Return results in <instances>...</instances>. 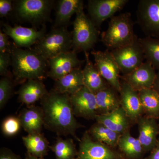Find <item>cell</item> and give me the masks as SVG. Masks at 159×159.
<instances>
[{
  "label": "cell",
  "mask_w": 159,
  "mask_h": 159,
  "mask_svg": "<svg viewBox=\"0 0 159 159\" xmlns=\"http://www.w3.org/2000/svg\"><path fill=\"white\" fill-rule=\"evenodd\" d=\"M152 89L159 95V71L157 73L156 77Z\"/></svg>",
  "instance_id": "obj_38"
},
{
  "label": "cell",
  "mask_w": 159,
  "mask_h": 159,
  "mask_svg": "<svg viewBox=\"0 0 159 159\" xmlns=\"http://www.w3.org/2000/svg\"><path fill=\"white\" fill-rule=\"evenodd\" d=\"M144 51L145 59L159 71V38L146 36L139 38Z\"/></svg>",
  "instance_id": "obj_30"
},
{
  "label": "cell",
  "mask_w": 159,
  "mask_h": 159,
  "mask_svg": "<svg viewBox=\"0 0 159 159\" xmlns=\"http://www.w3.org/2000/svg\"><path fill=\"white\" fill-rule=\"evenodd\" d=\"M22 127L28 134L41 133L44 126L43 115L41 107L27 106L18 116Z\"/></svg>",
  "instance_id": "obj_18"
},
{
  "label": "cell",
  "mask_w": 159,
  "mask_h": 159,
  "mask_svg": "<svg viewBox=\"0 0 159 159\" xmlns=\"http://www.w3.org/2000/svg\"><path fill=\"white\" fill-rule=\"evenodd\" d=\"M70 99L75 117L96 120L98 114L95 94L84 86L75 93L70 95Z\"/></svg>",
  "instance_id": "obj_13"
},
{
  "label": "cell",
  "mask_w": 159,
  "mask_h": 159,
  "mask_svg": "<svg viewBox=\"0 0 159 159\" xmlns=\"http://www.w3.org/2000/svg\"><path fill=\"white\" fill-rule=\"evenodd\" d=\"M0 159H22L20 156L16 154L12 151L6 148H1Z\"/></svg>",
  "instance_id": "obj_36"
},
{
  "label": "cell",
  "mask_w": 159,
  "mask_h": 159,
  "mask_svg": "<svg viewBox=\"0 0 159 159\" xmlns=\"http://www.w3.org/2000/svg\"><path fill=\"white\" fill-rule=\"evenodd\" d=\"M79 142L77 159H125L119 150L94 140L88 131Z\"/></svg>",
  "instance_id": "obj_8"
},
{
  "label": "cell",
  "mask_w": 159,
  "mask_h": 159,
  "mask_svg": "<svg viewBox=\"0 0 159 159\" xmlns=\"http://www.w3.org/2000/svg\"><path fill=\"white\" fill-rule=\"evenodd\" d=\"M88 132L95 141L114 148H117L121 135L97 122L92 125Z\"/></svg>",
  "instance_id": "obj_28"
},
{
  "label": "cell",
  "mask_w": 159,
  "mask_h": 159,
  "mask_svg": "<svg viewBox=\"0 0 159 159\" xmlns=\"http://www.w3.org/2000/svg\"><path fill=\"white\" fill-rule=\"evenodd\" d=\"M11 66V53H0V75L4 77L12 78V74L9 72V68Z\"/></svg>",
  "instance_id": "obj_33"
},
{
  "label": "cell",
  "mask_w": 159,
  "mask_h": 159,
  "mask_svg": "<svg viewBox=\"0 0 159 159\" xmlns=\"http://www.w3.org/2000/svg\"><path fill=\"white\" fill-rule=\"evenodd\" d=\"M128 2V0H89V17L98 29L104 21L122 10Z\"/></svg>",
  "instance_id": "obj_11"
},
{
  "label": "cell",
  "mask_w": 159,
  "mask_h": 159,
  "mask_svg": "<svg viewBox=\"0 0 159 159\" xmlns=\"http://www.w3.org/2000/svg\"><path fill=\"white\" fill-rule=\"evenodd\" d=\"M110 52L122 75L129 74L136 69L145 59L144 51L138 37L129 44Z\"/></svg>",
  "instance_id": "obj_7"
},
{
  "label": "cell",
  "mask_w": 159,
  "mask_h": 159,
  "mask_svg": "<svg viewBox=\"0 0 159 159\" xmlns=\"http://www.w3.org/2000/svg\"><path fill=\"white\" fill-rule=\"evenodd\" d=\"M145 159H159V139L155 147L150 152L149 155Z\"/></svg>",
  "instance_id": "obj_37"
},
{
  "label": "cell",
  "mask_w": 159,
  "mask_h": 159,
  "mask_svg": "<svg viewBox=\"0 0 159 159\" xmlns=\"http://www.w3.org/2000/svg\"><path fill=\"white\" fill-rule=\"evenodd\" d=\"M72 48L71 32L67 28H54L34 45L33 49L48 60L61 53L71 51Z\"/></svg>",
  "instance_id": "obj_6"
},
{
  "label": "cell",
  "mask_w": 159,
  "mask_h": 159,
  "mask_svg": "<svg viewBox=\"0 0 159 159\" xmlns=\"http://www.w3.org/2000/svg\"><path fill=\"white\" fill-rule=\"evenodd\" d=\"M14 80L10 77H4L0 80V109H2L11 97Z\"/></svg>",
  "instance_id": "obj_31"
},
{
  "label": "cell",
  "mask_w": 159,
  "mask_h": 159,
  "mask_svg": "<svg viewBox=\"0 0 159 159\" xmlns=\"http://www.w3.org/2000/svg\"><path fill=\"white\" fill-rule=\"evenodd\" d=\"M134 26L129 12L114 16L110 19L107 29L101 34V41L111 51L129 44L138 38Z\"/></svg>",
  "instance_id": "obj_4"
},
{
  "label": "cell",
  "mask_w": 159,
  "mask_h": 159,
  "mask_svg": "<svg viewBox=\"0 0 159 159\" xmlns=\"http://www.w3.org/2000/svg\"><path fill=\"white\" fill-rule=\"evenodd\" d=\"M117 148L125 159H142L145 153L138 138L133 136L129 130L121 135Z\"/></svg>",
  "instance_id": "obj_24"
},
{
  "label": "cell",
  "mask_w": 159,
  "mask_h": 159,
  "mask_svg": "<svg viewBox=\"0 0 159 159\" xmlns=\"http://www.w3.org/2000/svg\"><path fill=\"white\" fill-rule=\"evenodd\" d=\"M84 86L82 69L73 70L68 74L54 81V90L61 93L71 95L75 93Z\"/></svg>",
  "instance_id": "obj_23"
},
{
  "label": "cell",
  "mask_w": 159,
  "mask_h": 159,
  "mask_svg": "<svg viewBox=\"0 0 159 159\" xmlns=\"http://www.w3.org/2000/svg\"><path fill=\"white\" fill-rule=\"evenodd\" d=\"M137 22L146 36L159 38V0H141L136 11Z\"/></svg>",
  "instance_id": "obj_9"
},
{
  "label": "cell",
  "mask_w": 159,
  "mask_h": 159,
  "mask_svg": "<svg viewBox=\"0 0 159 159\" xmlns=\"http://www.w3.org/2000/svg\"><path fill=\"white\" fill-rule=\"evenodd\" d=\"M2 31L11 37L17 48L30 49L47 34L46 25L43 26L40 30L32 28H26L15 25L12 27L9 24H4Z\"/></svg>",
  "instance_id": "obj_12"
},
{
  "label": "cell",
  "mask_w": 159,
  "mask_h": 159,
  "mask_svg": "<svg viewBox=\"0 0 159 159\" xmlns=\"http://www.w3.org/2000/svg\"><path fill=\"white\" fill-rule=\"evenodd\" d=\"M119 95L120 107L125 111L132 125L137 123L139 119L144 116L138 91L121 80V89Z\"/></svg>",
  "instance_id": "obj_15"
},
{
  "label": "cell",
  "mask_w": 159,
  "mask_h": 159,
  "mask_svg": "<svg viewBox=\"0 0 159 159\" xmlns=\"http://www.w3.org/2000/svg\"><path fill=\"white\" fill-rule=\"evenodd\" d=\"M55 3L54 0L14 1L10 15L17 21L29 23L37 29L51 22V12Z\"/></svg>",
  "instance_id": "obj_3"
},
{
  "label": "cell",
  "mask_w": 159,
  "mask_h": 159,
  "mask_svg": "<svg viewBox=\"0 0 159 159\" xmlns=\"http://www.w3.org/2000/svg\"><path fill=\"white\" fill-rule=\"evenodd\" d=\"M55 8L54 28H66L73 15L84 9L82 0H59Z\"/></svg>",
  "instance_id": "obj_21"
},
{
  "label": "cell",
  "mask_w": 159,
  "mask_h": 159,
  "mask_svg": "<svg viewBox=\"0 0 159 159\" xmlns=\"http://www.w3.org/2000/svg\"><path fill=\"white\" fill-rule=\"evenodd\" d=\"M42 80H30L22 84L18 91L19 102L27 106L34 105L48 93Z\"/></svg>",
  "instance_id": "obj_19"
},
{
  "label": "cell",
  "mask_w": 159,
  "mask_h": 159,
  "mask_svg": "<svg viewBox=\"0 0 159 159\" xmlns=\"http://www.w3.org/2000/svg\"><path fill=\"white\" fill-rule=\"evenodd\" d=\"M85 61L80 60L77 52L73 51L61 53L48 60V77L55 80L68 74L75 69L81 67Z\"/></svg>",
  "instance_id": "obj_14"
},
{
  "label": "cell",
  "mask_w": 159,
  "mask_h": 159,
  "mask_svg": "<svg viewBox=\"0 0 159 159\" xmlns=\"http://www.w3.org/2000/svg\"><path fill=\"white\" fill-rule=\"evenodd\" d=\"M25 159H44L43 158H41L36 157L32 156L30 155L29 154L27 153L26 154L25 157Z\"/></svg>",
  "instance_id": "obj_39"
},
{
  "label": "cell",
  "mask_w": 159,
  "mask_h": 159,
  "mask_svg": "<svg viewBox=\"0 0 159 159\" xmlns=\"http://www.w3.org/2000/svg\"><path fill=\"white\" fill-rule=\"evenodd\" d=\"M13 10V1L0 0V17H6Z\"/></svg>",
  "instance_id": "obj_35"
},
{
  "label": "cell",
  "mask_w": 159,
  "mask_h": 159,
  "mask_svg": "<svg viewBox=\"0 0 159 159\" xmlns=\"http://www.w3.org/2000/svg\"><path fill=\"white\" fill-rule=\"evenodd\" d=\"M11 56L14 84H23L30 80L43 81L48 77V60L33 49H24L13 45Z\"/></svg>",
  "instance_id": "obj_2"
},
{
  "label": "cell",
  "mask_w": 159,
  "mask_h": 159,
  "mask_svg": "<svg viewBox=\"0 0 159 159\" xmlns=\"http://www.w3.org/2000/svg\"><path fill=\"white\" fill-rule=\"evenodd\" d=\"M144 115L159 120V95L153 89H146L138 92Z\"/></svg>",
  "instance_id": "obj_27"
},
{
  "label": "cell",
  "mask_w": 159,
  "mask_h": 159,
  "mask_svg": "<svg viewBox=\"0 0 159 159\" xmlns=\"http://www.w3.org/2000/svg\"><path fill=\"white\" fill-rule=\"evenodd\" d=\"M50 148L56 159H77L78 151L72 139H64L58 137Z\"/></svg>",
  "instance_id": "obj_29"
},
{
  "label": "cell",
  "mask_w": 159,
  "mask_h": 159,
  "mask_svg": "<svg viewBox=\"0 0 159 159\" xmlns=\"http://www.w3.org/2000/svg\"><path fill=\"white\" fill-rule=\"evenodd\" d=\"M44 126L57 135H71L77 141V129L83 125L77 121L71 106L70 96L52 89L40 101Z\"/></svg>",
  "instance_id": "obj_1"
},
{
  "label": "cell",
  "mask_w": 159,
  "mask_h": 159,
  "mask_svg": "<svg viewBox=\"0 0 159 159\" xmlns=\"http://www.w3.org/2000/svg\"><path fill=\"white\" fill-rule=\"evenodd\" d=\"M9 36L3 32L0 31V53H11L13 46L11 45L9 39Z\"/></svg>",
  "instance_id": "obj_34"
},
{
  "label": "cell",
  "mask_w": 159,
  "mask_h": 159,
  "mask_svg": "<svg viewBox=\"0 0 159 159\" xmlns=\"http://www.w3.org/2000/svg\"><path fill=\"white\" fill-rule=\"evenodd\" d=\"M91 54L99 74L109 85L119 93L121 89V72L110 51L107 49L103 51L93 50Z\"/></svg>",
  "instance_id": "obj_10"
},
{
  "label": "cell",
  "mask_w": 159,
  "mask_h": 159,
  "mask_svg": "<svg viewBox=\"0 0 159 159\" xmlns=\"http://www.w3.org/2000/svg\"><path fill=\"white\" fill-rule=\"evenodd\" d=\"M73 23L72 33V51L75 52H87L93 49L99 39L98 28L86 15L82 9L76 14Z\"/></svg>",
  "instance_id": "obj_5"
},
{
  "label": "cell",
  "mask_w": 159,
  "mask_h": 159,
  "mask_svg": "<svg viewBox=\"0 0 159 159\" xmlns=\"http://www.w3.org/2000/svg\"><path fill=\"white\" fill-rule=\"evenodd\" d=\"M85 65L82 69L84 84L91 92L96 94L109 84L99 74L97 67L90 59L88 52H84Z\"/></svg>",
  "instance_id": "obj_22"
},
{
  "label": "cell",
  "mask_w": 159,
  "mask_h": 159,
  "mask_svg": "<svg viewBox=\"0 0 159 159\" xmlns=\"http://www.w3.org/2000/svg\"><path fill=\"white\" fill-rule=\"evenodd\" d=\"M22 140L27 153L41 158H43L48 154L50 149L49 142L41 133L28 134L22 137Z\"/></svg>",
  "instance_id": "obj_26"
},
{
  "label": "cell",
  "mask_w": 159,
  "mask_h": 159,
  "mask_svg": "<svg viewBox=\"0 0 159 159\" xmlns=\"http://www.w3.org/2000/svg\"><path fill=\"white\" fill-rule=\"evenodd\" d=\"M157 74L153 66L146 61L129 74L121 76V80L139 92L144 89L152 88Z\"/></svg>",
  "instance_id": "obj_16"
},
{
  "label": "cell",
  "mask_w": 159,
  "mask_h": 159,
  "mask_svg": "<svg viewBox=\"0 0 159 159\" xmlns=\"http://www.w3.org/2000/svg\"><path fill=\"white\" fill-rule=\"evenodd\" d=\"M139 139L145 153L150 152L155 147L159 135V123L157 120L142 116L137 122Z\"/></svg>",
  "instance_id": "obj_17"
},
{
  "label": "cell",
  "mask_w": 159,
  "mask_h": 159,
  "mask_svg": "<svg viewBox=\"0 0 159 159\" xmlns=\"http://www.w3.org/2000/svg\"><path fill=\"white\" fill-rule=\"evenodd\" d=\"M118 94L119 92L110 85L95 94L98 115L108 113L120 107Z\"/></svg>",
  "instance_id": "obj_25"
},
{
  "label": "cell",
  "mask_w": 159,
  "mask_h": 159,
  "mask_svg": "<svg viewBox=\"0 0 159 159\" xmlns=\"http://www.w3.org/2000/svg\"><path fill=\"white\" fill-rule=\"evenodd\" d=\"M96 120L98 123L120 134L129 130L132 125L121 107L108 113L98 115Z\"/></svg>",
  "instance_id": "obj_20"
},
{
  "label": "cell",
  "mask_w": 159,
  "mask_h": 159,
  "mask_svg": "<svg viewBox=\"0 0 159 159\" xmlns=\"http://www.w3.org/2000/svg\"><path fill=\"white\" fill-rule=\"evenodd\" d=\"M18 117L11 116L4 119L2 125V130L6 136L11 137L18 133L21 128Z\"/></svg>",
  "instance_id": "obj_32"
}]
</instances>
